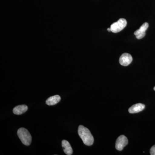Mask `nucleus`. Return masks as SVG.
Instances as JSON below:
<instances>
[{
  "label": "nucleus",
  "mask_w": 155,
  "mask_h": 155,
  "mask_svg": "<svg viewBox=\"0 0 155 155\" xmlns=\"http://www.w3.org/2000/svg\"><path fill=\"white\" fill-rule=\"evenodd\" d=\"M78 134L84 144L90 146L93 144L94 138L88 128L80 125L78 128Z\"/></svg>",
  "instance_id": "f257e3e1"
},
{
  "label": "nucleus",
  "mask_w": 155,
  "mask_h": 155,
  "mask_svg": "<svg viewBox=\"0 0 155 155\" xmlns=\"http://www.w3.org/2000/svg\"><path fill=\"white\" fill-rule=\"evenodd\" d=\"M17 134L23 144L27 146L30 145L32 138L30 133L27 129L23 127L19 128L17 131Z\"/></svg>",
  "instance_id": "f03ea898"
},
{
  "label": "nucleus",
  "mask_w": 155,
  "mask_h": 155,
  "mask_svg": "<svg viewBox=\"0 0 155 155\" xmlns=\"http://www.w3.org/2000/svg\"><path fill=\"white\" fill-rule=\"evenodd\" d=\"M127 22L126 19L121 18L118 21L112 24L110 26L111 31L114 33L120 32L126 27Z\"/></svg>",
  "instance_id": "7ed1b4c3"
},
{
  "label": "nucleus",
  "mask_w": 155,
  "mask_h": 155,
  "mask_svg": "<svg viewBox=\"0 0 155 155\" xmlns=\"http://www.w3.org/2000/svg\"><path fill=\"white\" fill-rule=\"evenodd\" d=\"M128 143V140L125 135L119 137L116 140V148L118 150L121 151Z\"/></svg>",
  "instance_id": "20e7f679"
},
{
  "label": "nucleus",
  "mask_w": 155,
  "mask_h": 155,
  "mask_svg": "<svg viewBox=\"0 0 155 155\" xmlns=\"http://www.w3.org/2000/svg\"><path fill=\"white\" fill-rule=\"evenodd\" d=\"M149 27V24L147 22H145L138 30L134 32V35L138 39L143 38L146 35V31Z\"/></svg>",
  "instance_id": "39448f33"
},
{
  "label": "nucleus",
  "mask_w": 155,
  "mask_h": 155,
  "mask_svg": "<svg viewBox=\"0 0 155 155\" xmlns=\"http://www.w3.org/2000/svg\"><path fill=\"white\" fill-rule=\"evenodd\" d=\"M133 58L131 55L128 53H124L122 54L119 58V62L121 65L126 67L130 64Z\"/></svg>",
  "instance_id": "423d86ee"
},
{
  "label": "nucleus",
  "mask_w": 155,
  "mask_h": 155,
  "mask_svg": "<svg viewBox=\"0 0 155 155\" xmlns=\"http://www.w3.org/2000/svg\"><path fill=\"white\" fill-rule=\"evenodd\" d=\"M144 108V104L139 103V104H135L131 106L130 108H129L128 112L130 114H136V113L141 112L143 110Z\"/></svg>",
  "instance_id": "0eeeda50"
},
{
  "label": "nucleus",
  "mask_w": 155,
  "mask_h": 155,
  "mask_svg": "<svg viewBox=\"0 0 155 155\" xmlns=\"http://www.w3.org/2000/svg\"><path fill=\"white\" fill-rule=\"evenodd\" d=\"M28 107L25 105H18L14 108L13 113L15 115H22L26 112L28 110Z\"/></svg>",
  "instance_id": "6e6552de"
},
{
  "label": "nucleus",
  "mask_w": 155,
  "mask_h": 155,
  "mask_svg": "<svg viewBox=\"0 0 155 155\" xmlns=\"http://www.w3.org/2000/svg\"><path fill=\"white\" fill-rule=\"evenodd\" d=\"M61 97L58 95L50 97L46 101V104L48 106H53L57 104L61 101Z\"/></svg>",
  "instance_id": "1a4fd4ad"
},
{
  "label": "nucleus",
  "mask_w": 155,
  "mask_h": 155,
  "mask_svg": "<svg viewBox=\"0 0 155 155\" xmlns=\"http://www.w3.org/2000/svg\"><path fill=\"white\" fill-rule=\"evenodd\" d=\"M62 146L64 149V153L67 155H72L73 150L69 142L66 140H63L62 141Z\"/></svg>",
  "instance_id": "9d476101"
},
{
  "label": "nucleus",
  "mask_w": 155,
  "mask_h": 155,
  "mask_svg": "<svg viewBox=\"0 0 155 155\" xmlns=\"http://www.w3.org/2000/svg\"><path fill=\"white\" fill-rule=\"evenodd\" d=\"M150 153L151 155H155V145L152 147L150 150Z\"/></svg>",
  "instance_id": "9b49d317"
},
{
  "label": "nucleus",
  "mask_w": 155,
  "mask_h": 155,
  "mask_svg": "<svg viewBox=\"0 0 155 155\" xmlns=\"http://www.w3.org/2000/svg\"><path fill=\"white\" fill-rule=\"evenodd\" d=\"M107 30L109 31H111V30L110 28H107Z\"/></svg>",
  "instance_id": "f8f14e48"
},
{
  "label": "nucleus",
  "mask_w": 155,
  "mask_h": 155,
  "mask_svg": "<svg viewBox=\"0 0 155 155\" xmlns=\"http://www.w3.org/2000/svg\"><path fill=\"white\" fill-rule=\"evenodd\" d=\"M154 90L155 91V87H154Z\"/></svg>",
  "instance_id": "ddd939ff"
}]
</instances>
